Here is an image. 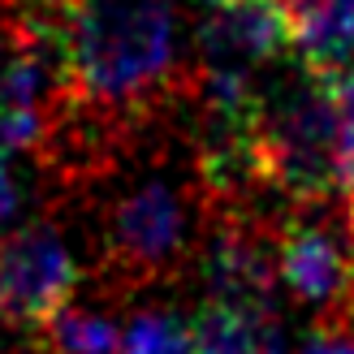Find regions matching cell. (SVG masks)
Masks as SVG:
<instances>
[{
	"instance_id": "cell-6",
	"label": "cell",
	"mask_w": 354,
	"mask_h": 354,
	"mask_svg": "<svg viewBox=\"0 0 354 354\" xmlns=\"http://www.w3.org/2000/svg\"><path fill=\"white\" fill-rule=\"evenodd\" d=\"M190 333H194V354H286V328L277 320V307L259 303L207 298Z\"/></svg>"
},
{
	"instance_id": "cell-3",
	"label": "cell",
	"mask_w": 354,
	"mask_h": 354,
	"mask_svg": "<svg viewBox=\"0 0 354 354\" xmlns=\"http://www.w3.org/2000/svg\"><path fill=\"white\" fill-rule=\"evenodd\" d=\"M0 286H5V315L13 324L44 328L69 307L78 263L52 225H26L0 246Z\"/></svg>"
},
{
	"instance_id": "cell-2",
	"label": "cell",
	"mask_w": 354,
	"mask_h": 354,
	"mask_svg": "<svg viewBox=\"0 0 354 354\" xmlns=\"http://www.w3.org/2000/svg\"><path fill=\"white\" fill-rule=\"evenodd\" d=\"M190 251V203L173 182L151 177L113 207L109 259L134 281L173 272Z\"/></svg>"
},
{
	"instance_id": "cell-11",
	"label": "cell",
	"mask_w": 354,
	"mask_h": 354,
	"mask_svg": "<svg viewBox=\"0 0 354 354\" xmlns=\"http://www.w3.org/2000/svg\"><path fill=\"white\" fill-rule=\"evenodd\" d=\"M0 311H5V286H0Z\"/></svg>"
},
{
	"instance_id": "cell-7",
	"label": "cell",
	"mask_w": 354,
	"mask_h": 354,
	"mask_svg": "<svg viewBox=\"0 0 354 354\" xmlns=\"http://www.w3.org/2000/svg\"><path fill=\"white\" fill-rule=\"evenodd\" d=\"M39 333L52 342V350H61V354H121L117 324L95 315V311H82V307H65L57 320H48Z\"/></svg>"
},
{
	"instance_id": "cell-9",
	"label": "cell",
	"mask_w": 354,
	"mask_h": 354,
	"mask_svg": "<svg viewBox=\"0 0 354 354\" xmlns=\"http://www.w3.org/2000/svg\"><path fill=\"white\" fill-rule=\"evenodd\" d=\"M303 354H354V324H324L315 328Z\"/></svg>"
},
{
	"instance_id": "cell-10",
	"label": "cell",
	"mask_w": 354,
	"mask_h": 354,
	"mask_svg": "<svg viewBox=\"0 0 354 354\" xmlns=\"http://www.w3.org/2000/svg\"><path fill=\"white\" fill-rule=\"evenodd\" d=\"M13 212H17V186L9 173V156H0V229L13 221Z\"/></svg>"
},
{
	"instance_id": "cell-5",
	"label": "cell",
	"mask_w": 354,
	"mask_h": 354,
	"mask_svg": "<svg viewBox=\"0 0 354 354\" xmlns=\"http://www.w3.org/2000/svg\"><path fill=\"white\" fill-rule=\"evenodd\" d=\"M294 48V26L281 0H225L199 26L203 69L255 74Z\"/></svg>"
},
{
	"instance_id": "cell-1",
	"label": "cell",
	"mask_w": 354,
	"mask_h": 354,
	"mask_svg": "<svg viewBox=\"0 0 354 354\" xmlns=\"http://www.w3.org/2000/svg\"><path fill=\"white\" fill-rule=\"evenodd\" d=\"M177 48H182V35H177V13L169 0H78L69 22L65 113H138L143 104L169 91Z\"/></svg>"
},
{
	"instance_id": "cell-4",
	"label": "cell",
	"mask_w": 354,
	"mask_h": 354,
	"mask_svg": "<svg viewBox=\"0 0 354 354\" xmlns=\"http://www.w3.org/2000/svg\"><path fill=\"white\" fill-rule=\"evenodd\" d=\"M277 281L328 324H354V251L320 221H290L272 238Z\"/></svg>"
},
{
	"instance_id": "cell-12",
	"label": "cell",
	"mask_w": 354,
	"mask_h": 354,
	"mask_svg": "<svg viewBox=\"0 0 354 354\" xmlns=\"http://www.w3.org/2000/svg\"><path fill=\"white\" fill-rule=\"evenodd\" d=\"M0 69H5V57H0Z\"/></svg>"
},
{
	"instance_id": "cell-8",
	"label": "cell",
	"mask_w": 354,
	"mask_h": 354,
	"mask_svg": "<svg viewBox=\"0 0 354 354\" xmlns=\"http://www.w3.org/2000/svg\"><path fill=\"white\" fill-rule=\"evenodd\" d=\"M121 354H194V333L169 311H143L121 333Z\"/></svg>"
}]
</instances>
